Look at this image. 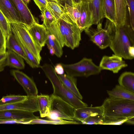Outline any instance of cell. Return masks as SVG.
Returning <instances> with one entry per match:
<instances>
[{"mask_svg": "<svg viewBox=\"0 0 134 134\" xmlns=\"http://www.w3.org/2000/svg\"><path fill=\"white\" fill-rule=\"evenodd\" d=\"M115 26L114 35L109 47L115 54L125 59L131 60L129 51L134 46V29L127 19L124 24Z\"/></svg>", "mask_w": 134, "mask_h": 134, "instance_id": "obj_1", "label": "cell"}, {"mask_svg": "<svg viewBox=\"0 0 134 134\" xmlns=\"http://www.w3.org/2000/svg\"><path fill=\"white\" fill-rule=\"evenodd\" d=\"M57 23L62 47L65 46L74 49L78 47L81 32L77 24L66 13Z\"/></svg>", "mask_w": 134, "mask_h": 134, "instance_id": "obj_2", "label": "cell"}, {"mask_svg": "<svg viewBox=\"0 0 134 134\" xmlns=\"http://www.w3.org/2000/svg\"><path fill=\"white\" fill-rule=\"evenodd\" d=\"M40 67L52 84L53 89V94L60 97L75 109L88 106L87 104L82 102L66 88L51 65L45 64Z\"/></svg>", "mask_w": 134, "mask_h": 134, "instance_id": "obj_3", "label": "cell"}, {"mask_svg": "<svg viewBox=\"0 0 134 134\" xmlns=\"http://www.w3.org/2000/svg\"><path fill=\"white\" fill-rule=\"evenodd\" d=\"M102 106L104 117L125 118L134 117V100L109 97Z\"/></svg>", "mask_w": 134, "mask_h": 134, "instance_id": "obj_4", "label": "cell"}, {"mask_svg": "<svg viewBox=\"0 0 134 134\" xmlns=\"http://www.w3.org/2000/svg\"><path fill=\"white\" fill-rule=\"evenodd\" d=\"M96 29L91 26L84 30L91 41L101 49L109 46L114 37L115 31L114 24L107 19L105 26L102 27V23L99 22Z\"/></svg>", "mask_w": 134, "mask_h": 134, "instance_id": "obj_5", "label": "cell"}, {"mask_svg": "<svg viewBox=\"0 0 134 134\" xmlns=\"http://www.w3.org/2000/svg\"><path fill=\"white\" fill-rule=\"evenodd\" d=\"M50 113L47 117L49 119L53 120L59 118L77 121L75 118L74 107L57 95L52 94L50 95Z\"/></svg>", "mask_w": 134, "mask_h": 134, "instance_id": "obj_6", "label": "cell"}, {"mask_svg": "<svg viewBox=\"0 0 134 134\" xmlns=\"http://www.w3.org/2000/svg\"><path fill=\"white\" fill-rule=\"evenodd\" d=\"M66 74L74 77H87L99 74L102 70L91 58H83L79 62L73 64H62Z\"/></svg>", "mask_w": 134, "mask_h": 134, "instance_id": "obj_7", "label": "cell"}, {"mask_svg": "<svg viewBox=\"0 0 134 134\" xmlns=\"http://www.w3.org/2000/svg\"><path fill=\"white\" fill-rule=\"evenodd\" d=\"M11 29L16 35L20 41L34 55L39 64L41 60L40 55L42 48L35 42L27 27L23 24L10 23Z\"/></svg>", "mask_w": 134, "mask_h": 134, "instance_id": "obj_8", "label": "cell"}, {"mask_svg": "<svg viewBox=\"0 0 134 134\" xmlns=\"http://www.w3.org/2000/svg\"><path fill=\"white\" fill-rule=\"evenodd\" d=\"M33 113L17 109L0 111V119L17 121L23 122L24 124H30L34 119L39 118Z\"/></svg>", "mask_w": 134, "mask_h": 134, "instance_id": "obj_9", "label": "cell"}, {"mask_svg": "<svg viewBox=\"0 0 134 134\" xmlns=\"http://www.w3.org/2000/svg\"><path fill=\"white\" fill-rule=\"evenodd\" d=\"M11 74L23 87L28 97H35L38 95V91L33 80L23 72L13 70Z\"/></svg>", "mask_w": 134, "mask_h": 134, "instance_id": "obj_10", "label": "cell"}, {"mask_svg": "<svg viewBox=\"0 0 134 134\" xmlns=\"http://www.w3.org/2000/svg\"><path fill=\"white\" fill-rule=\"evenodd\" d=\"M127 65L122 57L114 54L111 56H103L99 66L102 70H108L114 73H117L121 69Z\"/></svg>", "mask_w": 134, "mask_h": 134, "instance_id": "obj_11", "label": "cell"}, {"mask_svg": "<svg viewBox=\"0 0 134 134\" xmlns=\"http://www.w3.org/2000/svg\"><path fill=\"white\" fill-rule=\"evenodd\" d=\"M12 109L23 110L33 113L38 111L36 96L28 97L26 99L23 101L0 105V111Z\"/></svg>", "mask_w": 134, "mask_h": 134, "instance_id": "obj_12", "label": "cell"}, {"mask_svg": "<svg viewBox=\"0 0 134 134\" xmlns=\"http://www.w3.org/2000/svg\"><path fill=\"white\" fill-rule=\"evenodd\" d=\"M10 1L20 17L21 24L28 27L36 22L27 5H25L22 0Z\"/></svg>", "mask_w": 134, "mask_h": 134, "instance_id": "obj_13", "label": "cell"}, {"mask_svg": "<svg viewBox=\"0 0 134 134\" xmlns=\"http://www.w3.org/2000/svg\"><path fill=\"white\" fill-rule=\"evenodd\" d=\"M27 28L35 42L41 47H44L46 43L48 34L46 27L36 22L31 27Z\"/></svg>", "mask_w": 134, "mask_h": 134, "instance_id": "obj_14", "label": "cell"}, {"mask_svg": "<svg viewBox=\"0 0 134 134\" xmlns=\"http://www.w3.org/2000/svg\"><path fill=\"white\" fill-rule=\"evenodd\" d=\"M0 10L10 23L21 24L20 17L10 0H0Z\"/></svg>", "mask_w": 134, "mask_h": 134, "instance_id": "obj_15", "label": "cell"}, {"mask_svg": "<svg viewBox=\"0 0 134 134\" xmlns=\"http://www.w3.org/2000/svg\"><path fill=\"white\" fill-rule=\"evenodd\" d=\"M77 25L81 32L92 26L91 13L87 0H82L80 3V15Z\"/></svg>", "mask_w": 134, "mask_h": 134, "instance_id": "obj_16", "label": "cell"}, {"mask_svg": "<svg viewBox=\"0 0 134 134\" xmlns=\"http://www.w3.org/2000/svg\"><path fill=\"white\" fill-rule=\"evenodd\" d=\"M91 14V24L97 25L104 18L103 13V0H87Z\"/></svg>", "mask_w": 134, "mask_h": 134, "instance_id": "obj_17", "label": "cell"}, {"mask_svg": "<svg viewBox=\"0 0 134 134\" xmlns=\"http://www.w3.org/2000/svg\"><path fill=\"white\" fill-rule=\"evenodd\" d=\"M103 115L102 106L96 107H83L75 110L74 117L76 120L81 122L88 117L93 115Z\"/></svg>", "mask_w": 134, "mask_h": 134, "instance_id": "obj_18", "label": "cell"}, {"mask_svg": "<svg viewBox=\"0 0 134 134\" xmlns=\"http://www.w3.org/2000/svg\"><path fill=\"white\" fill-rule=\"evenodd\" d=\"M115 8V25L124 24L127 18L126 0H114Z\"/></svg>", "mask_w": 134, "mask_h": 134, "instance_id": "obj_19", "label": "cell"}, {"mask_svg": "<svg viewBox=\"0 0 134 134\" xmlns=\"http://www.w3.org/2000/svg\"><path fill=\"white\" fill-rule=\"evenodd\" d=\"M58 77L66 88L80 99L82 100V97L76 86V79L74 77L66 74L58 75Z\"/></svg>", "mask_w": 134, "mask_h": 134, "instance_id": "obj_20", "label": "cell"}, {"mask_svg": "<svg viewBox=\"0 0 134 134\" xmlns=\"http://www.w3.org/2000/svg\"><path fill=\"white\" fill-rule=\"evenodd\" d=\"M6 48L20 56L27 62V59L23 48L12 31L6 38Z\"/></svg>", "mask_w": 134, "mask_h": 134, "instance_id": "obj_21", "label": "cell"}, {"mask_svg": "<svg viewBox=\"0 0 134 134\" xmlns=\"http://www.w3.org/2000/svg\"><path fill=\"white\" fill-rule=\"evenodd\" d=\"M50 96L41 94L36 96V100L40 117H47L50 111Z\"/></svg>", "mask_w": 134, "mask_h": 134, "instance_id": "obj_22", "label": "cell"}, {"mask_svg": "<svg viewBox=\"0 0 134 134\" xmlns=\"http://www.w3.org/2000/svg\"><path fill=\"white\" fill-rule=\"evenodd\" d=\"M107 92L109 97L134 100V93L119 85H116L111 90H107Z\"/></svg>", "mask_w": 134, "mask_h": 134, "instance_id": "obj_23", "label": "cell"}, {"mask_svg": "<svg viewBox=\"0 0 134 134\" xmlns=\"http://www.w3.org/2000/svg\"><path fill=\"white\" fill-rule=\"evenodd\" d=\"M7 57V66L18 69L24 68L25 65L24 59L20 56L13 52L8 50Z\"/></svg>", "mask_w": 134, "mask_h": 134, "instance_id": "obj_24", "label": "cell"}, {"mask_svg": "<svg viewBox=\"0 0 134 134\" xmlns=\"http://www.w3.org/2000/svg\"><path fill=\"white\" fill-rule=\"evenodd\" d=\"M119 85L129 91L134 93V73L125 72L120 76L118 80Z\"/></svg>", "mask_w": 134, "mask_h": 134, "instance_id": "obj_25", "label": "cell"}, {"mask_svg": "<svg viewBox=\"0 0 134 134\" xmlns=\"http://www.w3.org/2000/svg\"><path fill=\"white\" fill-rule=\"evenodd\" d=\"M103 13L104 18L115 23V8L114 0H103Z\"/></svg>", "mask_w": 134, "mask_h": 134, "instance_id": "obj_26", "label": "cell"}, {"mask_svg": "<svg viewBox=\"0 0 134 134\" xmlns=\"http://www.w3.org/2000/svg\"><path fill=\"white\" fill-rule=\"evenodd\" d=\"M48 34L46 44L48 48H53L55 52V54L57 57H60L63 54L62 47L55 36L50 34L48 31Z\"/></svg>", "mask_w": 134, "mask_h": 134, "instance_id": "obj_27", "label": "cell"}, {"mask_svg": "<svg viewBox=\"0 0 134 134\" xmlns=\"http://www.w3.org/2000/svg\"><path fill=\"white\" fill-rule=\"evenodd\" d=\"M62 8L72 20L77 25L80 15V3L71 7L65 4Z\"/></svg>", "mask_w": 134, "mask_h": 134, "instance_id": "obj_28", "label": "cell"}, {"mask_svg": "<svg viewBox=\"0 0 134 134\" xmlns=\"http://www.w3.org/2000/svg\"><path fill=\"white\" fill-rule=\"evenodd\" d=\"M12 31L14 35L23 48L27 59L26 63L32 68L40 67V64L34 55L20 41L16 34L13 32Z\"/></svg>", "mask_w": 134, "mask_h": 134, "instance_id": "obj_29", "label": "cell"}, {"mask_svg": "<svg viewBox=\"0 0 134 134\" xmlns=\"http://www.w3.org/2000/svg\"><path fill=\"white\" fill-rule=\"evenodd\" d=\"M27 96L10 94L3 96L0 100V105L23 101L27 99Z\"/></svg>", "mask_w": 134, "mask_h": 134, "instance_id": "obj_30", "label": "cell"}, {"mask_svg": "<svg viewBox=\"0 0 134 134\" xmlns=\"http://www.w3.org/2000/svg\"><path fill=\"white\" fill-rule=\"evenodd\" d=\"M47 7L57 20L61 17L65 13L61 7L56 2H48Z\"/></svg>", "mask_w": 134, "mask_h": 134, "instance_id": "obj_31", "label": "cell"}, {"mask_svg": "<svg viewBox=\"0 0 134 134\" xmlns=\"http://www.w3.org/2000/svg\"><path fill=\"white\" fill-rule=\"evenodd\" d=\"M0 27L6 39L12 32L10 24L0 10Z\"/></svg>", "mask_w": 134, "mask_h": 134, "instance_id": "obj_32", "label": "cell"}, {"mask_svg": "<svg viewBox=\"0 0 134 134\" xmlns=\"http://www.w3.org/2000/svg\"><path fill=\"white\" fill-rule=\"evenodd\" d=\"M80 123L77 121L66 120L64 121H57L52 120H47L38 118L31 120L30 124H42L54 125H63L67 124H78Z\"/></svg>", "mask_w": 134, "mask_h": 134, "instance_id": "obj_33", "label": "cell"}, {"mask_svg": "<svg viewBox=\"0 0 134 134\" xmlns=\"http://www.w3.org/2000/svg\"><path fill=\"white\" fill-rule=\"evenodd\" d=\"M127 118L104 117L99 124L120 125L125 122Z\"/></svg>", "mask_w": 134, "mask_h": 134, "instance_id": "obj_34", "label": "cell"}, {"mask_svg": "<svg viewBox=\"0 0 134 134\" xmlns=\"http://www.w3.org/2000/svg\"><path fill=\"white\" fill-rule=\"evenodd\" d=\"M43 18V25L46 28L49 26L54 22L57 20L52 14L47 7L43 12H41Z\"/></svg>", "mask_w": 134, "mask_h": 134, "instance_id": "obj_35", "label": "cell"}, {"mask_svg": "<svg viewBox=\"0 0 134 134\" xmlns=\"http://www.w3.org/2000/svg\"><path fill=\"white\" fill-rule=\"evenodd\" d=\"M103 117V115H93L88 117L81 121V122L83 124H99Z\"/></svg>", "mask_w": 134, "mask_h": 134, "instance_id": "obj_36", "label": "cell"}, {"mask_svg": "<svg viewBox=\"0 0 134 134\" xmlns=\"http://www.w3.org/2000/svg\"><path fill=\"white\" fill-rule=\"evenodd\" d=\"M128 6L130 16V24L132 28H134V0H126Z\"/></svg>", "mask_w": 134, "mask_h": 134, "instance_id": "obj_37", "label": "cell"}, {"mask_svg": "<svg viewBox=\"0 0 134 134\" xmlns=\"http://www.w3.org/2000/svg\"><path fill=\"white\" fill-rule=\"evenodd\" d=\"M6 39L0 27V53L6 52Z\"/></svg>", "mask_w": 134, "mask_h": 134, "instance_id": "obj_38", "label": "cell"}, {"mask_svg": "<svg viewBox=\"0 0 134 134\" xmlns=\"http://www.w3.org/2000/svg\"><path fill=\"white\" fill-rule=\"evenodd\" d=\"M7 53H0V72L3 71L5 67L7 66Z\"/></svg>", "mask_w": 134, "mask_h": 134, "instance_id": "obj_39", "label": "cell"}, {"mask_svg": "<svg viewBox=\"0 0 134 134\" xmlns=\"http://www.w3.org/2000/svg\"><path fill=\"white\" fill-rule=\"evenodd\" d=\"M33 0L41 12H43L47 7L48 2L47 0Z\"/></svg>", "mask_w": 134, "mask_h": 134, "instance_id": "obj_40", "label": "cell"}, {"mask_svg": "<svg viewBox=\"0 0 134 134\" xmlns=\"http://www.w3.org/2000/svg\"><path fill=\"white\" fill-rule=\"evenodd\" d=\"M57 3L60 6L63 7L65 4H66L71 7H74V5L72 0H56Z\"/></svg>", "mask_w": 134, "mask_h": 134, "instance_id": "obj_41", "label": "cell"}, {"mask_svg": "<svg viewBox=\"0 0 134 134\" xmlns=\"http://www.w3.org/2000/svg\"><path fill=\"white\" fill-rule=\"evenodd\" d=\"M54 70L57 74L58 75L63 74L64 73V69L62 64L58 63L54 66Z\"/></svg>", "mask_w": 134, "mask_h": 134, "instance_id": "obj_42", "label": "cell"}, {"mask_svg": "<svg viewBox=\"0 0 134 134\" xmlns=\"http://www.w3.org/2000/svg\"><path fill=\"white\" fill-rule=\"evenodd\" d=\"M22 121L0 119V124H22Z\"/></svg>", "mask_w": 134, "mask_h": 134, "instance_id": "obj_43", "label": "cell"}, {"mask_svg": "<svg viewBox=\"0 0 134 134\" xmlns=\"http://www.w3.org/2000/svg\"><path fill=\"white\" fill-rule=\"evenodd\" d=\"M125 122L128 124L134 125V117H130L128 118Z\"/></svg>", "mask_w": 134, "mask_h": 134, "instance_id": "obj_44", "label": "cell"}, {"mask_svg": "<svg viewBox=\"0 0 134 134\" xmlns=\"http://www.w3.org/2000/svg\"><path fill=\"white\" fill-rule=\"evenodd\" d=\"M74 5V6L75 5L81 3L82 0H72Z\"/></svg>", "mask_w": 134, "mask_h": 134, "instance_id": "obj_45", "label": "cell"}, {"mask_svg": "<svg viewBox=\"0 0 134 134\" xmlns=\"http://www.w3.org/2000/svg\"><path fill=\"white\" fill-rule=\"evenodd\" d=\"M25 5H27L30 0H22Z\"/></svg>", "mask_w": 134, "mask_h": 134, "instance_id": "obj_46", "label": "cell"}, {"mask_svg": "<svg viewBox=\"0 0 134 134\" xmlns=\"http://www.w3.org/2000/svg\"><path fill=\"white\" fill-rule=\"evenodd\" d=\"M48 2L49 1H53L56 2L57 3V1L56 0H47Z\"/></svg>", "mask_w": 134, "mask_h": 134, "instance_id": "obj_47", "label": "cell"}]
</instances>
